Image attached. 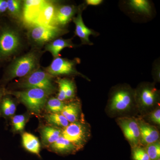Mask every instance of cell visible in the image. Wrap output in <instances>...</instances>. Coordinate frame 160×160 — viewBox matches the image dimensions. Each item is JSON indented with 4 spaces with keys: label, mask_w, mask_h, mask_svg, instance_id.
<instances>
[{
    "label": "cell",
    "mask_w": 160,
    "mask_h": 160,
    "mask_svg": "<svg viewBox=\"0 0 160 160\" xmlns=\"http://www.w3.org/2000/svg\"><path fill=\"white\" fill-rule=\"evenodd\" d=\"M6 90L4 88L0 87V101L6 94Z\"/></svg>",
    "instance_id": "35"
},
{
    "label": "cell",
    "mask_w": 160,
    "mask_h": 160,
    "mask_svg": "<svg viewBox=\"0 0 160 160\" xmlns=\"http://www.w3.org/2000/svg\"><path fill=\"white\" fill-rule=\"evenodd\" d=\"M132 155L133 160H150L145 149L139 146L133 147Z\"/></svg>",
    "instance_id": "29"
},
{
    "label": "cell",
    "mask_w": 160,
    "mask_h": 160,
    "mask_svg": "<svg viewBox=\"0 0 160 160\" xmlns=\"http://www.w3.org/2000/svg\"><path fill=\"white\" fill-rule=\"evenodd\" d=\"M46 1L45 0L23 1L22 21L26 27L33 24Z\"/></svg>",
    "instance_id": "12"
},
{
    "label": "cell",
    "mask_w": 160,
    "mask_h": 160,
    "mask_svg": "<svg viewBox=\"0 0 160 160\" xmlns=\"http://www.w3.org/2000/svg\"><path fill=\"white\" fill-rule=\"evenodd\" d=\"M16 110V106L11 98L4 97L0 101V117H12Z\"/></svg>",
    "instance_id": "22"
},
{
    "label": "cell",
    "mask_w": 160,
    "mask_h": 160,
    "mask_svg": "<svg viewBox=\"0 0 160 160\" xmlns=\"http://www.w3.org/2000/svg\"><path fill=\"white\" fill-rule=\"evenodd\" d=\"M62 130L61 128L51 125L44 126L40 131L43 144L47 147L57 141L62 136Z\"/></svg>",
    "instance_id": "18"
},
{
    "label": "cell",
    "mask_w": 160,
    "mask_h": 160,
    "mask_svg": "<svg viewBox=\"0 0 160 160\" xmlns=\"http://www.w3.org/2000/svg\"><path fill=\"white\" fill-rule=\"evenodd\" d=\"M72 39L58 38L46 44L45 46V50L49 52L54 58H57L62 49L66 48H74L76 46L72 42Z\"/></svg>",
    "instance_id": "17"
},
{
    "label": "cell",
    "mask_w": 160,
    "mask_h": 160,
    "mask_svg": "<svg viewBox=\"0 0 160 160\" xmlns=\"http://www.w3.org/2000/svg\"><path fill=\"white\" fill-rule=\"evenodd\" d=\"M66 98L67 100H71L74 98L76 95V86L73 81L69 78H62Z\"/></svg>",
    "instance_id": "28"
},
{
    "label": "cell",
    "mask_w": 160,
    "mask_h": 160,
    "mask_svg": "<svg viewBox=\"0 0 160 160\" xmlns=\"http://www.w3.org/2000/svg\"><path fill=\"white\" fill-rule=\"evenodd\" d=\"M157 160H160V159H158Z\"/></svg>",
    "instance_id": "36"
},
{
    "label": "cell",
    "mask_w": 160,
    "mask_h": 160,
    "mask_svg": "<svg viewBox=\"0 0 160 160\" xmlns=\"http://www.w3.org/2000/svg\"><path fill=\"white\" fill-rule=\"evenodd\" d=\"M135 100L141 107L148 109L154 106L159 99V91L151 83L141 84L135 91Z\"/></svg>",
    "instance_id": "9"
},
{
    "label": "cell",
    "mask_w": 160,
    "mask_h": 160,
    "mask_svg": "<svg viewBox=\"0 0 160 160\" xmlns=\"http://www.w3.org/2000/svg\"><path fill=\"white\" fill-rule=\"evenodd\" d=\"M80 63L79 58L68 59L58 57L54 58L50 65L45 70L52 76H78L90 81L89 78L77 70V66Z\"/></svg>",
    "instance_id": "7"
},
{
    "label": "cell",
    "mask_w": 160,
    "mask_h": 160,
    "mask_svg": "<svg viewBox=\"0 0 160 160\" xmlns=\"http://www.w3.org/2000/svg\"><path fill=\"white\" fill-rule=\"evenodd\" d=\"M138 122L139 126L140 142L146 146L158 141L159 132L154 126L141 120Z\"/></svg>",
    "instance_id": "15"
},
{
    "label": "cell",
    "mask_w": 160,
    "mask_h": 160,
    "mask_svg": "<svg viewBox=\"0 0 160 160\" xmlns=\"http://www.w3.org/2000/svg\"><path fill=\"white\" fill-rule=\"evenodd\" d=\"M104 1L102 0H86L85 2L86 6H98L101 5Z\"/></svg>",
    "instance_id": "33"
},
{
    "label": "cell",
    "mask_w": 160,
    "mask_h": 160,
    "mask_svg": "<svg viewBox=\"0 0 160 160\" xmlns=\"http://www.w3.org/2000/svg\"><path fill=\"white\" fill-rule=\"evenodd\" d=\"M22 34L15 26H5L0 29V60L12 57L22 48Z\"/></svg>",
    "instance_id": "3"
},
{
    "label": "cell",
    "mask_w": 160,
    "mask_h": 160,
    "mask_svg": "<svg viewBox=\"0 0 160 160\" xmlns=\"http://www.w3.org/2000/svg\"><path fill=\"white\" fill-rule=\"evenodd\" d=\"M79 6L71 5H59L55 16L53 26L65 28L66 25L75 16Z\"/></svg>",
    "instance_id": "14"
},
{
    "label": "cell",
    "mask_w": 160,
    "mask_h": 160,
    "mask_svg": "<svg viewBox=\"0 0 160 160\" xmlns=\"http://www.w3.org/2000/svg\"><path fill=\"white\" fill-rule=\"evenodd\" d=\"M57 82L58 85L59 87V92L57 98L62 102H64L67 100V98H66V91H65L62 78L58 79L57 81Z\"/></svg>",
    "instance_id": "30"
},
{
    "label": "cell",
    "mask_w": 160,
    "mask_h": 160,
    "mask_svg": "<svg viewBox=\"0 0 160 160\" xmlns=\"http://www.w3.org/2000/svg\"><path fill=\"white\" fill-rule=\"evenodd\" d=\"M26 36L29 44L34 48L39 49L69 32L66 28L56 26L32 25L27 26Z\"/></svg>",
    "instance_id": "2"
},
{
    "label": "cell",
    "mask_w": 160,
    "mask_h": 160,
    "mask_svg": "<svg viewBox=\"0 0 160 160\" xmlns=\"http://www.w3.org/2000/svg\"><path fill=\"white\" fill-rule=\"evenodd\" d=\"M7 12L15 20L22 21V16L23 1L21 0H8Z\"/></svg>",
    "instance_id": "23"
},
{
    "label": "cell",
    "mask_w": 160,
    "mask_h": 160,
    "mask_svg": "<svg viewBox=\"0 0 160 160\" xmlns=\"http://www.w3.org/2000/svg\"><path fill=\"white\" fill-rule=\"evenodd\" d=\"M28 118L25 115L20 114L12 117V126L13 131L22 132L24 130Z\"/></svg>",
    "instance_id": "26"
},
{
    "label": "cell",
    "mask_w": 160,
    "mask_h": 160,
    "mask_svg": "<svg viewBox=\"0 0 160 160\" xmlns=\"http://www.w3.org/2000/svg\"><path fill=\"white\" fill-rule=\"evenodd\" d=\"M66 104L64 102L60 101L57 98H51L47 100L45 108L49 113H61Z\"/></svg>",
    "instance_id": "25"
},
{
    "label": "cell",
    "mask_w": 160,
    "mask_h": 160,
    "mask_svg": "<svg viewBox=\"0 0 160 160\" xmlns=\"http://www.w3.org/2000/svg\"><path fill=\"white\" fill-rule=\"evenodd\" d=\"M45 119L51 126L62 128L63 129L67 127L70 123L61 113H49L45 116Z\"/></svg>",
    "instance_id": "24"
},
{
    "label": "cell",
    "mask_w": 160,
    "mask_h": 160,
    "mask_svg": "<svg viewBox=\"0 0 160 160\" xmlns=\"http://www.w3.org/2000/svg\"><path fill=\"white\" fill-rule=\"evenodd\" d=\"M152 73L153 77L157 81H159L160 78V59H158L155 61L152 67Z\"/></svg>",
    "instance_id": "31"
},
{
    "label": "cell",
    "mask_w": 160,
    "mask_h": 160,
    "mask_svg": "<svg viewBox=\"0 0 160 160\" xmlns=\"http://www.w3.org/2000/svg\"><path fill=\"white\" fill-rule=\"evenodd\" d=\"M23 146L27 151L41 158V144L39 140L34 135L29 132H23L22 134Z\"/></svg>",
    "instance_id": "19"
},
{
    "label": "cell",
    "mask_w": 160,
    "mask_h": 160,
    "mask_svg": "<svg viewBox=\"0 0 160 160\" xmlns=\"http://www.w3.org/2000/svg\"><path fill=\"white\" fill-rule=\"evenodd\" d=\"M118 123L130 144L133 147L138 146L140 142V131L137 120L132 118H120Z\"/></svg>",
    "instance_id": "10"
},
{
    "label": "cell",
    "mask_w": 160,
    "mask_h": 160,
    "mask_svg": "<svg viewBox=\"0 0 160 160\" xmlns=\"http://www.w3.org/2000/svg\"><path fill=\"white\" fill-rule=\"evenodd\" d=\"M81 111L79 102L74 101L66 104L61 113L71 123L80 121Z\"/></svg>",
    "instance_id": "20"
},
{
    "label": "cell",
    "mask_w": 160,
    "mask_h": 160,
    "mask_svg": "<svg viewBox=\"0 0 160 160\" xmlns=\"http://www.w3.org/2000/svg\"><path fill=\"white\" fill-rule=\"evenodd\" d=\"M135 101L134 90L129 86H118L112 92L109 108L113 111H126L131 108Z\"/></svg>",
    "instance_id": "8"
},
{
    "label": "cell",
    "mask_w": 160,
    "mask_h": 160,
    "mask_svg": "<svg viewBox=\"0 0 160 160\" xmlns=\"http://www.w3.org/2000/svg\"><path fill=\"white\" fill-rule=\"evenodd\" d=\"M7 1L0 0V15L5 13L7 11Z\"/></svg>",
    "instance_id": "34"
},
{
    "label": "cell",
    "mask_w": 160,
    "mask_h": 160,
    "mask_svg": "<svg viewBox=\"0 0 160 160\" xmlns=\"http://www.w3.org/2000/svg\"><path fill=\"white\" fill-rule=\"evenodd\" d=\"M84 6L85 5L79 6V10L76 16H74L72 18V22L75 26V34L80 38L82 45L92 46L93 43L89 40V37L91 35L98 36L99 34L93 29L88 28L84 23L82 17Z\"/></svg>",
    "instance_id": "11"
},
{
    "label": "cell",
    "mask_w": 160,
    "mask_h": 160,
    "mask_svg": "<svg viewBox=\"0 0 160 160\" xmlns=\"http://www.w3.org/2000/svg\"><path fill=\"white\" fill-rule=\"evenodd\" d=\"M127 4L129 9L137 14L150 16L152 13L151 4L148 0H129Z\"/></svg>",
    "instance_id": "21"
},
{
    "label": "cell",
    "mask_w": 160,
    "mask_h": 160,
    "mask_svg": "<svg viewBox=\"0 0 160 160\" xmlns=\"http://www.w3.org/2000/svg\"><path fill=\"white\" fill-rule=\"evenodd\" d=\"M43 51L39 49H32L29 52L16 58L6 69L4 81L9 82L16 78L25 77L40 68Z\"/></svg>",
    "instance_id": "1"
},
{
    "label": "cell",
    "mask_w": 160,
    "mask_h": 160,
    "mask_svg": "<svg viewBox=\"0 0 160 160\" xmlns=\"http://www.w3.org/2000/svg\"><path fill=\"white\" fill-rule=\"evenodd\" d=\"M149 119L152 122L158 125H160V109L158 108L150 113Z\"/></svg>",
    "instance_id": "32"
},
{
    "label": "cell",
    "mask_w": 160,
    "mask_h": 160,
    "mask_svg": "<svg viewBox=\"0 0 160 160\" xmlns=\"http://www.w3.org/2000/svg\"><path fill=\"white\" fill-rule=\"evenodd\" d=\"M62 135L71 142L79 151L88 142L90 137V130L88 124L78 121L69 123L62 130Z\"/></svg>",
    "instance_id": "6"
},
{
    "label": "cell",
    "mask_w": 160,
    "mask_h": 160,
    "mask_svg": "<svg viewBox=\"0 0 160 160\" xmlns=\"http://www.w3.org/2000/svg\"><path fill=\"white\" fill-rule=\"evenodd\" d=\"M53 78L45 69L39 68L21 78L18 86L24 89L30 88L43 89L50 95L56 90Z\"/></svg>",
    "instance_id": "5"
},
{
    "label": "cell",
    "mask_w": 160,
    "mask_h": 160,
    "mask_svg": "<svg viewBox=\"0 0 160 160\" xmlns=\"http://www.w3.org/2000/svg\"><path fill=\"white\" fill-rule=\"evenodd\" d=\"M6 94L14 95L29 111L36 115L42 112L50 95L45 90L37 88L25 89L19 91H6Z\"/></svg>",
    "instance_id": "4"
},
{
    "label": "cell",
    "mask_w": 160,
    "mask_h": 160,
    "mask_svg": "<svg viewBox=\"0 0 160 160\" xmlns=\"http://www.w3.org/2000/svg\"><path fill=\"white\" fill-rule=\"evenodd\" d=\"M145 150L150 160H157L160 158V142L159 140L155 142L146 145Z\"/></svg>",
    "instance_id": "27"
},
{
    "label": "cell",
    "mask_w": 160,
    "mask_h": 160,
    "mask_svg": "<svg viewBox=\"0 0 160 160\" xmlns=\"http://www.w3.org/2000/svg\"><path fill=\"white\" fill-rule=\"evenodd\" d=\"M59 5L58 2L56 1H46L32 25L53 26L56 12Z\"/></svg>",
    "instance_id": "13"
},
{
    "label": "cell",
    "mask_w": 160,
    "mask_h": 160,
    "mask_svg": "<svg viewBox=\"0 0 160 160\" xmlns=\"http://www.w3.org/2000/svg\"><path fill=\"white\" fill-rule=\"evenodd\" d=\"M47 147L50 151L62 155L73 154L78 151L76 147L62 135L57 141Z\"/></svg>",
    "instance_id": "16"
}]
</instances>
